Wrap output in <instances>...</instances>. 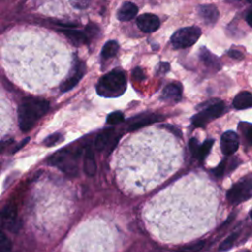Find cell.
Segmentation results:
<instances>
[{
    "mask_svg": "<svg viewBox=\"0 0 252 252\" xmlns=\"http://www.w3.org/2000/svg\"><path fill=\"white\" fill-rule=\"evenodd\" d=\"M239 162H240V161H239L237 158H231V159L225 158V159H223L216 168H214V169L212 170V172H213V174L216 175L217 177H220V176H222V175L225 173V171H226L227 168H228L229 171H231V170H233L235 167H237V165L239 164Z\"/></svg>",
    "mask_w": 252,
    "mask_h": 252,
    "instance_id": "16",
    "label": "cell"
},
{
    "mask_svg": "<svg viewBox=\"0 0 252 252\" xmlns=\"http://www.w3.org/2000/svg\"><path fill=\"white\" fill-rule=\"evenodd\" d=\"M167 129H169L171 132H173V134H175V135H177V136H181L182 134H181V132L177 129V128H175V127H173V126H171V125H166L165 126Z\"/></svg>",
    "mask_w": 252,
    "mask_h": 252,
    "instance_id": "36",
    "label": "cell"
},
{
    "mask_svg": "<svg viewBox=\"0 0 252 252\" xmlns=\"http://www.w3.org/2000/svg\"><path fill=\"white\" fill-rule=\"evenodd\" d=\"M118 49H119V45H118L117 41L109 40L103 45L102 50H101V56L103 59L111 58L117 53Z\"/></svg>",
    "mask_w": 252,
    "mask_h": 252,
    "instance_id": "21",
    "label": "cell"
},
{
    "mask_svg": "<svg viewBox=\"0 0 252 252\" xmlns=\"http://www.w3.org/2000/svg\"><path fill=\"white\" fill-rule=\"evenodd\" d=\"M49 163L70 176H76L78 173L77 155L69 150H62L53 155L49 159Z\"/></svg>",
    "mask_w": 252,
    "mask_h": 252,
    "instance_id": "4",
    "label": "cell"
},
{
    "mask_svg": "<svg viewBox=\"0 0 252 252\" xmlns=\"http://www.w3.org/2000/svg\"><path fill=\"white\" fill-rule=\"evenodd\" d=\"M250 198H252V173L239 179L226 193V199L231 205H237Z\"/></svg>",
    "mask_w": 252,
    "mask_h": 252,
    "instance_id": "3",
    "label": "cell"
},
{
    "mask_svg": "<svg viewBox=\"0 0 252 252\" xmlns=\"http://www.w3.org/2000/svg\"><path fill=\"white\" fill-rule=\"evenodd\" d=\"M228 56L233 58V59H236V60H241L243 59V54L239 51V50H235V49H230L228 52H227Z\"/></svg>",
    "mask_w": 252,
    "mask_h": 252,
    "instance_id": "31",
    "label": "cell"
},
{
    "mask_svg": "<svg viewBox=\"0 0 252 252\" xmlns=\"http://www.w3.org/2000/svg\"><path fill=\"white\" fill-rule=\"evenodd\" d=\"M200 18L206 25H214L219 19V10L215 5L205 4L197 8Z\"/></svg>",
    "mask_w": 252,
    "mask_h": 252,
    "instance_id": "10",
    "label": "cell"
},
{
    "mask_svg": "<svg viewBox=\"0 0 252 252\" xmlns=\"http://www.w3.org/2000/svg\"><path fill=\"white\" fill-rule=\"evenodd\" d=\"M49 102L39 97H25L18 107L20 129L24 132L31 130L34 124L47 112Z\"/></svg>",
    "mask_w": 252,
    "mask_h": 252,
    "instance_id": "1",
    "label": "cell"
},
{
    "mask_svg": "<svg viewBox=\"0 0 252 252\" xmlns=\"http://www.w3.org/2000/svg\"><path fill=\"white\" fill-rule=\"evenodd\" d=\"M201 30L198 27H186L176 31L171 36V44L175 48H186L193 45L200 37Z\"/></svg>",
    "mask_w": 252,
    "mask_h": 252,
    "instance_id": "6",
    "label": "cell"
},
{
    "mask_svg": "<svg viewBox=\"0 0 252 252\" xmlns=\"http://www.w3.org/2000/svg\"><path fill=\"white\" fill-rule=\"evenodd\" d=\"M12 248V244L11 241L9 240V238L2 232L1 236H0V249L1 252H8L10 251Z\"/></svg>",
    "mask_w": 252,
    "mask_h": 252,
    "instance_id": "28",
    "label": "cell"
},
{
    "mask_svg": "<svg viewBox=\"0 0 252 252\" xmlns=\"http://www.w3.org/2000/svg\"><path fill=\"white\" fill-rule=\"evenodd\" d=\"M89 4L90 3L87 1H72L71 2V5L77 9H85L89 6Z\"/></svg>",
    "mask_w": 252,
    "mask_h": 252,
    "instance_id": "32",
    "label": "cell"
},
{
    "mask_svg": "<svg viewBox=\"0 0 252 252\" xmlns=\"http://www.w3.org/2000/svg\"><path fill=\"white\" fill-rule=\"evenodd\" d=\"M160 116L157 115V114H150L148 116H144L142 117L141 119L133 122L130 127H129V131H134V130H137L139 128H142L144 126H147L149 124H153L158 120H160Z\"/></svg>",
    "mask_w": 252,
    "mask_h": 252,
    "instance_id": "20",
    "label": "cell"
},
{
    "mask_svg": "<svg viewBox=\"0 0 252 252\" xmlns=\"http://www.w3.org/2000/svg\"><path fill=\"white\" fill-rule=\"evenodd\" d=\"M238 129L244 137L245 143L248 146H252V124L247 122H240L238 124Z\"/></svg>",
    "mask_w": 252,
    "mask_h": 252,
    "instance_id": "22",
    "label": "cell"
},
{
    "mask_svg": "<svg viewBox=\"0 0 252 252\" xmlns=\"http://www.w3.org/2000/svg\"><path fill=\"white\" fill-rule=\"evenodd\" d=\"M126 85L124 72L114 69L99 79L96 85V93L103 97H117L125 93Z\"/></svg>",
    "mask_w": 252,
    "mask_h": 252,
    "instance_id": "2",
    "label": "cell"
},
{
    "mask_svg": "<svg viewBox=\"0 0 252 252\" xmlns=\"http://www.w3.org/2000/svg\"><path fill=\"white\" fill-rule=\"evenodd\" d=\"M30 141V138L28 137V138H26V139H24V140H22L21 141V143H19L17 146H15L14 148H13V150H12V154H14V153H16V152H18L19 150H21L24 146H26L27 144H28V142Z\"/></svg>",
    "mask_w": 252,
    "mask_h": 252,
    "instance_id": "33",
    "label": "cell"
},
{
    "mask_svg": "<svg viewBox=\"0 0 252 252\" xmlns=\"http://www.w3.org/2000/svg\"><path fill=\"white\" fill-rule=\"evenodd\" d=\"M213 145H214V140L211 139V140L205 141L202 145L199 146V148L197 150V153H196V155L194 157L197 158L200 160H203L208 156V154L210 153Z\"/></svg>",
    "mask_w": 252,
    "mask_h": 252,
    "instance_id": "23",
    "label": "cell"
},
{
    "mask_svg": "<svg viewBox=\"0 0 252 252\" xmlns=\"http://www.w3.org/2000/svg\"><path fill=\"white\" fill-rule=\"evenodd\" d=\"M200 58L202 59L204 64L207 65L209 68H212L216 71L220 69V63L219 59L205 47H203L200 50Z\"/></svg>",
    "mask_w": 252,
    "mask_h": 252,
    "instance_id": "18",
    "label": "cell"
},
{
    "mask_svg": "<svg viewBox=\"0 0 252 252\" xmlns=\"http://www.w3.org/2000/svg\"><path fill=\"white\" fill-rule=\"evenodd\" d=\"M85 64L81 61H78L73 69V74L67 78V80H65L61 86H60V91L61 92H68L70 90H72L78 83L79 81L82 79V77L84 76L85 73Z\"/></svg>",
    "mask_w": 252,
    "mask_h": 252,
    "instance_id": "9",
    "label": "cell"
},
{
    "mask_svg": "<svg viewBox=\"0 0 252 252\" xmlns=\"http://www.w3.org/2000/svg\"><path fill=\"white\" fill-rule=\"evenodd\" d=\"M250 217H251V219H252V210H251V212H250Z\"/></svg>",
    "mask_w": 252,
    "mask_h": 252,
    "instance_id": "37",
    "label": "cell"
},
{
    "mask_svg": "<svg viewBox=\"0 0 252 252\" xmlns=\"http://www.w3.org/2000/svg\"><path fill=\"white\" fill-rule=\"evenodd\" d=\"M239 147V139L235 132L226 131L220 138V149L224 156L233 155Z\"/></svg>",
    "mask_w": 252,
    "mask_h": 252,
    "instance_id": "7",
    "label": "cell"
},
{
    "mask_svg": "<svg viewBox=\"0 0 252 252\" xmlns=\"http://www.w3.org/2000/svg\"><path fill=\"white\" fill-rule=\"evenodd\" d=\"M63 139V136L59 133H54L49 135L46 139H44V145L46 147H52L60 143V141Z\"/></svg>",
    "mask_w": 252,
    "mask_h": 252,
    "instance_id": "27",
    "label": "cell"
},
{
    "mask_svg": "<svg viewBox=\"0 0 252 252\" xmlns=\"http://www.w3.org/2000/svg\"><path fill=\"white\" fill-rule=\"evenodd\" d=\"M182 88L178 83H171L167 85L161 94V98L165 101L176 103L181 99Z\"/></svg>",
    "mask_w": 252,
    "mask_h": 252,
    "instance_id": "11",
    "label": "cell"
},
{
    "mask_svg": "<svg viewBox=\"0 0 252 252\" xmlns=\"http://www.w3.org/2000/svg\"><path fill=\"white\" fill-rule=\"evenodd\" d=\"M245 21H246L247 24L252 28V9L246 14V16H245Z\"/></svg>",
    "mask_w": 252,
    "mask_h": 252,
    "instance_id": "35",
    "label": "cell"
},
{
    "mask_svg": "<svg viewBox=\"0 0 252 252\" xmlns=\"http://www.w3.org/2000/svg\"><path fill=\"white\" fill-rule=\"evenodd\" d=\"M169 70V64L167 62H161L160 65H159V68H158V71L159 73H167Z\"/></svg>",
    "mask_w": 252,
    "mask_h": 252,
    "instance_id": "34",
    "label": "cell"
},
{
    "mask_svg": "<svg viewBox=\"0 0 252 252\" xmlns=\"http://www.w3.org/2000/svg\"><path fill=\"white\" fill-rule=\"evenodd\" d=\"M199 146H200V145L198 144V140H197L196 138H192V139L190 140V142H189V149H190L191 153L193 154V156L196 155Z\"/></svg>",
    "mask_w": 252,
    "mask_h": 252,
    "instance_id": "30",
    "label": "cell"
},
{
    "mask_svg": "<svg viewBox=\"0 0 252 252\" xmlns=\"http://www.w3.org/2000/svg\"><path fill=\"white\" fill-rule=\"evenodd\" d=\"M84 171L89 176L94 175L96 171V162L94 155L91 149H88L84 156Z\"/></svg>",
    "mask_w": 252,
    "mask_h": 252,
    "instance_id": "17",
    "label": "cell"
},
{
    "mask_svg": "<svg viewBox=\"0 0 252 252\" xmlns=\"http://www.w3.org/2000/svg\"><path fill=\"white\" fill-rule=\"evenodd\" d=\"M124 120V115L122 112L120 111H114V112H111L107 118H106V122L107 124L109 125H116L120 122H122Z\"/></svg>",
    "mask_w": 252,
    "mask_h": 252,
    "instance_id": "25",
    "label": "cell"
},
{
    "mask_svg": "<svg viewBox=\"0 0 252 252\" xmlns=\"http://www.w3.org/2000/svg\"><path fill=\"white\" fill-rule=\"evenodd\" d=\"M225 112V105L222 101L217 100L206 108L202 109L192 117V124L195 127H205L212 120L221 116Z\"/></svg>",
    "mask_w": 252,
    "mask_h": 252,
    "instance_id": "5",
    "label": "cell"
},
{
    "mask_svg": "<svg viewBox=\"0 0 252 252\" xmlns=\"http://www.w3.org/2000/svg\"><path fill=\"white\" fill-rule=\"evenodd\" d=\"M132 76H133V79H135L136 81H142V80L145 79V74H144L143 70L140 67H136L133 70Z\"/></svg>",
    "mask_w": 252,
    "mask_h": 252,
    "instance_id": "29",
    "label": "cell"
},
{
    "mask_svg": "<svg viewBox=\"0 0 252 252\" xmlns=\"http://www.w3.org/2000/svg\"><path fill=\"white\" fill-rule=\"evenodd\" d=\"M232 105L234 108L242 110V109H247L252 107V94L249 92H240L238 93L233 100H232Z\"/></svg>",
    "mask_w": 252,
    "mask_h": 252,
    "instance_id": "14",
    "label": "cell"
},
{
    "mask_svg": "<svg viewBox=\"0 0 252 252\" xmlns=\"http://www.w3.org/2000/svg\"><path fill=\"white\" fill-rule=\"evenodd\" d=\"M243 252H250V251H248V250H244Z\"/></svg>",
    "mask_w": 252,
    "mask_h": 252,
    "instance_id": "38",
    "label": "cell"
},
{
    "mask_svg": "<svg viewBox=\"0 0 252 252\" xmlns=\"http://www.w3.org/2000/svg\"><path fill=\"white\" fill-rule=\"evenodd\" d=\"M113 132H114L113 128H107L96 136L94 141V146L97 151H103L105 149V147L107 146V144L109 143L112 137Z\"/></svg>",
    "mask_w": 252,
    "mask_h": 252,
    "instance_id": "19",
    "label": "cell"
},
{
    "mask_svg": "<svg viewBox=\"0 0 252 252\" xmlns=\"http://www.w3.org/2000/svg\"><path fill=\"white\" fill-rule=\"evenodd\" d=\"M63 34H65L75 45H80L83 43H87V35L85 32L72 29V28H63L59 30Z\"/></svg>",
    "mask_w": 252,
    "mask_h": 252,
    "instance_id": "15",
    "label": "cell"
},
{
    "mask_svg": "<svg viewBox=\"0 0 252 252\" xmlns=\"http://www.w3.org/2000/svg\"><path fill=\"white\" fill-rule=\"evenodd\" d=\"M138 13V7L132 2H124L117 12V19L120 21H130Z\"/></svg>",
    "mask_w": 252,
    "mask_h": 252,
    "instance_id": "13",
    "label": "cell"
},
{
    "mask_svg": "<svg viewBox=\"0 0 252 252\" xmlns=\"http://www.w3.org/2000/svg\"><path fill=\"white\" fill-rule=\"evenodd\" d=\"M205 245L204 241H197L195 243L192 244H188L185 245L183 247H181L177 252H198L199 250H201L203 248V246Z\"/></svg>",
    "mask_w": 252,
    "mask_h": 252,
    "instance_id": "24",
    "label": "cell"
},
{
    "mask_svg": "<svg viewBox=\"0 0 252 252\" xmlns=\"http://www.w3.org/2000/svg\"><path fill=\"white\" fill-rule=\"evenodd\" d=\"M136 23L138 28L145 32H153L159 28V19L158 16L150 13L139 16Z\"/></svg>",
    "mask_w": 252,
    "mask_h": 252,
    "instance_id": "8",
    "label": "cell"
},
{
    "mask_svg": "<svg viewBox=\"0 0 252 252\" xmlns=\"http://www.w3.org/2000/svg\"><path fill=\"white\" fill-rule=\"evenodd\" d=\"M2 219L6 222L7 227L13 231L16 230L17 208L14 204H7L2 211Z\"/></svg>",
    "mask_w": 252,
    "mask_h": 252,
    "instance_id": "12",
    "label": "cell"
},
{
    "mask_svg": "<svg viewBox=\"0 0 252 252\" xmlns=\"http://www.w3.org/2000/svg\"><path fill=\"white\" fill-rule=\"evenodd\" d=\"M237 236H238V233H237V232L231 233L229 236H227V237L221 242V244L220 245V250H221V251L228 250V249L233 245V243L235 242Z\"/></svg>",
    "mask_w": 252,
    "mask_h": 252,
    "instance_id": "26",
    "label": "cell"
}]
</instances>
